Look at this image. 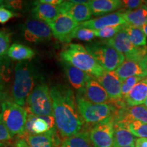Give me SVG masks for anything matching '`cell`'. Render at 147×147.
Masks as SVG:
<instances>
[{
  "instance_id": "obj_1",
  "label": "cell",
  "mask_w": 147,
  "mask_h": 147,
  "mask_svg": "<svg viewBox=\"0 0 147 147\" xmlns=\"http://www.w3.org/2000/svg\"><path fill=\"white\" fill-rule=\"evenodd\" d=\"M56 129L63 139L82 131L84 121L79 112L76 97L67 86L56 84L50 89Z\"/></svg>"
},
{
  "instance_id": "obj_2",
  "label": "cell",
  "mask_w": 147,
  "mask_h": 147,
  "mask_svg": "<svg viewBox=\"0 0 147 147\" xmlns=\"http://www.w3.org/2000/svg\"><path fill=\"white\" fill-rule=\"evenodd\" d=\"M59 56L62 61L70 63L96 78L106 71L87 49L79 44H69L65 46Z\"/></svg>"
},
{
  "instance_id": "obj_3",
  "label": "cell",
  "mask_w": 147,
  "mask_h": 147,
  "mask_svg": "<svg viewBox=\"0 0 147 147\" xmlns=\"http://www.w3.org/2000/svg\"><path fill=\"white\" fill-rule=\"evenodd\" d=\"M36 74L29 62L20 61L14 67V78L11 96L12 102L18 105L25 106L27 97L36 86Z\"/></svg>"
},
{
  "instance_id": "obj_4",
  "label": "cell",
  "mask_w": 147,
  "mask_h": 147,
  "mask_svg": "<svg viewBox=\"0 0 147 147\" xmlns=\"http://www.w3.org/2000/svg\"><path fill=\"white\" fill-rule=\"evenodd\" d=\"M28 111L12 101L5 99L3 102L0 120L10 132L12 138L14 136H21L26 131V123Z\"/></svg>"
},
{
  "instance_id": "obj_5",
  "label": "cell",
  "mask_w": 147,
  "mask_h": 147,
  "mask_svg": "<svg viewBox=\"0 0 147 147\" xmlns=\"http://www.w3.org/2000/svg\"><path fill=\"white\" fill-rule=\"evenodd\" d=\"M85 48L105 71H115L125 59L123 53L104 40L91 42L86 45Z\"/></svg>"
},
{
  "instance_id": "obj_6",
  "label": "cell",
  "mask_w": 147,
  "mask_h": 147,
  "mask_svg": "<svg viewBox=\"0 0 147 147\" xmlns=\"http://www.w3.org/2000/svg\"><path fill=\"white\" fill-rule=\"evenodd\" d=\"M76 102L79 112L84 122L93 125L109 117H114L119 110L111 102L95 104L86 100L78 94L76 95Z\"/></svg>"
},
{
  "instance_id": "obj_7",
  "label": "cell",
  "mask_w": 147,
  "mask_h": 147,
  "mask_svg": "<svg viewBox=\"0 0 147 147\" xmlns=\"http://www.w3.org/2000/svg\"><path fill=\"white\" fill-rule=\"evenodd\" d=\"M27 111L38 117L53 116V100L50 89L45 82L40 80L27 97Z\"/></svg>"
},
{
  "instance_id": "obj_8",
  "label": "cell",
  "mask_w": 147,
  "mask_h": 147,
  "mask_svg": "<svg viewBox=\"0 0 147 147\" xmlns=\"http://www.w3.org/2000/svg\"><path fill=\"white\" fill-rule=\"evenodd\" d=\"M125 26L113 38L103 40L117 51L123 53L125 59L143 60L147 53V47H135L130 41Z\"/></svg>"
},
{
  "instance_id": "obj_9",
  "label": "cell",
  "mask_w": 147,
  "mask_h": 147,
  "mask_svg": "<svg viewBox=\"0 0 147 147\" xmlns=\"http://www.w3.org/2000/svg\"><path fill=\"white\" fill-rule=\"evenodd\" d=\"M114 117L94 125L89 131V137L93 147H113Z\"/></svg>"
},
{
  "instance_id": "obj_10",
  "label": "cell",
  "mask_w": 147,
  "mask_h": 147,
  "mask_svg": "<svg viewBox=\"0 0 147 147\" xmlns=\"http://www.w3.org/2000/svg\"><path fill=\"white\" fill-rule=\"evenodd\" d=\"M23 37L27 41L40 43L49 41L52 38V32L46 22L29 18L22 27Z\"/></svg>"
},
{
  "instance_id": "obj_11",
  "label": "cell",
  "mask_w": 147,
  "mask_h": 147,
  "mask_svg": "<svg viewBox=\"0 0 147 147\" xmlns=\"http://www.w3.org/2000/svg\"><path fill=\"white\" fill-rule=\"evenodd\" d=\"M55 38L62 42H71L70 36L73 31L80 25L70 16L60 13L53 21L47 22Z\"/></svg>"
},
{
  "instance_id": "obj_12",
  "label": "cell",
  "mask_w": 147,
  "mask_h": 147,
  "mask_svg": "<svg viewBox=\"0 0 147 147\" xmlns=\"http://www.w3.org/2000/svg\"><path fill=\"white\" fill-rule=\"evenodd\" d=\"M81 95L89 102L95 104H106L110 103V99L107 92L95 77L91 76L86 84L85 88Z\"/></svg>"
},
{
  "instance_id": "obj_13",
  "label": "cell",
  "mask_w": 147,
  "mask_h": 147,
  "mask_svg": "<svg viewBox=\"0 0 147 147\" xmlns=\"http://www.w3.org/2000/svg\"><path fill=\"white\" fill-rule=\"evenodd\" d=\"M59 8L60 13L67 14L78 23L89 21L92 16L88 3H74L71 1H63L59 5Z\"/></svg>"
},
{
  "instance_id": "obj_14",
  "label": "cell",
  "mask_w": 147,
  "mask_h": 147,
  "mask_svg": "<svg viewBox=\"0 0 147 147\" xmlns=\"http://www.w3.org/2000/svg\"><path fill=\"white\" fill-rule=\"evenodd\" d=\"M26 131L28 134H42L49 131H55L54 117H38L28 114L26 123Z\"/></svg>"
},
{
  "instance_id": "obj_15",
  "label": "cell",
  "mask_w": 147,
  "mask_h": 147,
  "mask_svg": "<svg viewBox=\"0 0 147 147\" xmlns=\"http://www.w3.org/2000/svg\"><path fill=\"white\" fill-rule=\"evenodd\" d=\"M121 81L131 76H147V67L143 60L125 59L124 62L115 70Z\"/></svg>"
},
{
  "instance_id": "obj_16",
  "label": "cell",
  "mask_w": 147,
  "mask_h": 147,
  "mask_svg": "<svg viewBox=\"0 0 147 147\" xmlns=\"http://www.w3.org/2000/svg\"><path fill=\"white\" fill-rule=\"evenodd\" d=\"M97 79L107 92L110 100L117 101L123 99L121 95L122 81L116 74L115 71H106Z\"/></svg>"
},
{
  "instance_id": "obj_17",
  "label": "cell",
  "mask_w": 147,
  "mask_h": 147,
  "mask_svg": "<svg viewBox=\"0 0 147 147\" xmlns=\"http://www.w3.org/2000/svg\"><path fill=\"white\" fill-rule=\"evenodd\" d=\"M123 25H127V23L123 17L121 11L106 14L100 18L91 19L80 23V25L81 26L91 29L92 30H100L107 27Z\"/></svg>"
},
{
  "instance_id": "obj_18",
  "label": "cell",
  "mask_w": 147,
  "mask_h": 147,
  "mask_svg": "<svg viewBox=\"0 0 147 147\" xmlns=\"http://www.w3.org/2000/svg\"><path fill=\"white\" fill-rule=\"evenodd\" d=\"M62 63L69 83L78 91V94H82L91 75L67 62L62 61Z\"/></svg>"
},
{
  "instance_id": "obj_19",
  "label": "cell",
  "mask_w": 147,
  "mask_h": 147,
  "mask_svg": "<svg viewBox=\"0 0 147 147\" xmlns=\"http://www.w3.org/2000/svg\"><path fill=\"white\" fill-rule=\"evenodd\" d=\"M35 6L32 11L33 18L45 21L46 23L53 21L60 14L59 5H54L49 3H42L40 1L34 3Z\"/></svg>"
},
{
  "instance_id": "obj_20",
  "label": "cell",
  "mask_w": 147,
  "mask_h": 147,
  "mask_svg": "<svg viewBox=\"0 0 147 147\" xmlns=\"http://www.w3.org/2000/svg\"><path fill=\"white\" fill-rule=\"evenodd\" d=\"M147 97V78L143 80L134 86L125 97V102L129 107L142 105Z\"/></svg>"
},
{
  "instance_id": "obj_21",
  "label": "cell",
  "mask_w": 147,
  "mask_h": 147,
  "mask_svg": "<svg viewBox=\"0 0 147 147\" xmlns=\"http://www.w3.org/2000/svg\"><path fill=\"white\" fill-rule=\"evenodd\" d=\"M88 3L95 16H105L122 7V1L120 0H91Z\"/></svg>"
},
{
  "instance_id": "obj_22",
  "label": "cell",
  "mask_w": 147,
  "mask_h": 147,
  "mask_svg": "<svg viewBox=\"0 0 147 147\" xmlns=\"http://www.w3.org/2000/svg\"><path fill=\"white\" fill-rule=\"evenodd\" d=\"M127 25L142 28L147 23V8L143 4L139 8L133 10H121Z\"/></svg>"
},
{
  "instance_id": "obj_23",
  "label": "cell",
  "mask_w": 147,
  "mask_h": 147,
  "mask_svg": "<svg viewBox=\"0 0 147 147\" xmlns=\"http://www.w3.org/2000/svg\"><path fill=\"white\" fill-rule=\"evenodd\" d=\"M135 136L123 125L115 122L113 147H125L128 146L135 147Z\"/></svg>"
},
{
  "instance_id": "obj_24",
  "label": "cell",
  "mask_w": 147,
  "mask_h": 147,
  "mask_svg": "<svg viewBox=\"0 0 147 147\" xmlns=\"http://www.w3.org/2000/svg\"><path fill=\"white\" fill-rule=\"evenodd\" d=\"M55 131H49L42 134H28L26 142L31 147H55Z\"/></svg>"
},
{
  "instance_id": "obj_25",
  "label": "cell",
  "mask_w": 147,
  "mask_h": 147,
  "mask_svg": "<svg viewBox=\"0 0 147 147\" xmlns=\"http://www.w3.org/2000/svg\"><path fill=\"white\" fill-rule=\"evenodd\" d=\"M35 55L36 53L32 49L18 42L12 44L7 53L10 59L20 61L31 59L34 58Z\"/></svg>"
},
{
  "instance_id": "obj_26",
  "label": "cell",
  "mask_w": 147,
  "mask_h": 147,
  "mask_svg": "<svg viewBox=\"0 0 147 147\" xmlns=\"http://www.w3.org/2000/svg\"><path fill=\"white\" fill-rule=\"evenodd\" d=\"M61 147H93L89 137V132L85 130L64 139Z\"/></svg>"
},
{
  "instance_id": "obj_27",
  "label": "cell",
  "mask_w": 147,
  "mask_h": 147,
  "mask_svg": "<svg viewBox=\"0 0 147 147\" xmlns=\"http://www.w3.org/2000/svg\"><path fill=\"white\" fill-rule=\"evenodd\" d=\"M125 29L131 43L137 47H146V37L141 28L126 25Z\"/></svg>"
},
{
  "instance_id": "obj_28",
  "label": "cell",
  "mask_w": 147,
  "mask_h": 147,
  "mask_svg": "<svg viewBox=\"0 0 147 147\" xmlns=\"http://www.w3.org/2000/svg\"><path fill=\"white\" fill-rule=\"evenodd\" d=\"M121 124L123 125L134 136L147 138V123H146L138 121H131L126 123Z\"/></svg>"
},
{
  "instance_id": "obj_29",
  "label": "cell",
  "mask_w": 147,
  "mask_h": 147,
  "mask_svg": "<svg viewBox=\"0 0 147 147\" xmlns=\"http://www.w3.org/2000/svg\"><path fill=\"white\" fill-rule=\"evenodd\" d=\"M95 37L94 30L79 25L71 33L70 39L71 40L74 38H76V39L82 40V41L91 42L94 39Z\"/></svg>"
},
{
  "instance_id": "obj_30",
  "label": "cell",
  "mask_w": 147,
  "mask_h": 147,
  "mask_svg": "<svg viewBox=\"0 0 147 147\" xmlns=\"http://www.w3.org/2000/svg\"><path fill=\"white\" fill-rule=\"evenodd\" d=\"M126 25H117V26H110L103 28L100 30H94L95 37L103 39H110L115 36L119 31H121Z\"/></svg>"
},
{
  "instance_id": "obj_31",
  "label": "cell",
  "mask_w": 147,
  "mask_h": 147,
  "mask_svg": "<svg viewBox=\"0 0 147 147\" xmlns=\"http://www.w3.org/2000/svg\"><path fill=\"white\" fill-rule=\"evenodd\" d=\"M10 61L6 56L0 57V84L8 82L10 76Z\"/></svg>"
},
{
  "instance_id": "obj_32",
  "label": "cell",
  "mask_w": 147,
  "mask_h": 147,
  "mask_svg": "<svg viewBox=\"0 0 147 147\" xmlns=\"http://www.w3.org/2000/svg\"><path fill=\"white\" fill-rule=\"evenodd\" d=\"M12 34L8 29H3L0 32V57L5 56L10 49Z\"/></svg>"
},
{
  "instance_id": "obj_33",
  "label": "cell",
  "mask_w": 147,
  "mask_h": 147,
  "mask_svg": "<svg viewBox=\"0 0 147 147\" xmlns=\"http://www.w3.org/2000/svg\"><path fill=\"white\" fill-rule=\"evenodd\" d=\"M17 14L5 7L0 8V24H5L11 18L15 17Z\"/></svg>"
},
{
  "instance_id": "obj_34",
  "label": "cell",
  "mask_w": 147,
  "mask_h": 147,
  "mask_svg": "<svg viewBox=\"0 0 147 147\" xmlns=\"http://www.w3.org/2000/svg\"><path fill=\"white\" fill-rule=\"evenodd\" d=\"M144 4V1L140 0H123L122 1V7L127 10H133L139 8Z\"/></svg>"
},
{
  "instance_id": "obj_35",
  "label": "cell",
  "mask_w": 147,
  "mask_h": 147,
  "mask_svg": "<svg viewBox=\"0 0 147 147\" xmlns=\"http://www.w3.org/2000/svg\"><path fill=\"white\" fill-rule=\"evenodd\" d=\"M12 136L0 120V142H6L12 140Z\"/></svg>"
},
{
  "instance_id": "obj_36",
  "label": "cell",
  "mask_w": 147,
  "mask_h": 147,
  "mask_svg": "<svg viewBox=\"0 0 147 147\" xmlns=\"http://www.w3.org/2000/svg\"><path fill=\"white\" fill-rule=\"evenodd\" d=\"M5 8H8L9 10H19L22 8V3L21 1H4Z\"/></svg>"
},
{
  "instance_id": "obj_37",
  "label": "cell",
  "mask_w": 147,
  "mask_h": 147,
  "mask_svg": "<svg viewBox=\"0 0 147 147\" xmlns=\"http://www.w3.org/2000/svg\"><path fill=\"white\" fill-rule=\"evenodd\" d=\"M144 78L140 76H131L129 78H127L125 80L122 81L124 84H125L126 85H127L128 87L132 88L134 86H135L137 83H138L139 82H140L141 80H143Z\"/></svg>"
},
{
  "instance_id": "obj_38",
  "label": "cell",
  "mask_w": 147,
  "mask_h": 147,
  "mask_svg": "<svg viewBox=\"0 0 147 147\" xmlns=\"http://www.w3.org/2000/svg\"><path fill=\"white\" fill-rule=\"evenodd\" d=\"M6 93H5V87L3 84H0V113L1 112L3 103L6 99Z\"/></svg>"
},
{
  "instance_id": "obj_39",
  "label": "cell",
  "mask_w": 147,
  "mask_h": 147,
  "mask_svg": "<svg viewBox=\"0 0 147 147\" xmlns=\"http://www.w3.org/2000/svg\"><path fill=\"white\" fill-rule=\"evenodd\" d=\"M135 147H147V138H138L136 139Z\"/></svg>"
},
{
  "instance_id": "obj_40",
  "label": "cell",
  "mask_w": 147,
  "mask_h": 147,
  "mask_svg": "<svg viewBox=\"0 0 147 147\" xmlns=\"http://www.w3.org/2000/svg\"><path fill=\"white\" fill-rule=\"evenodd\" d=\"M14 147H31L28 144V143L26 142L25 140L20 138L18 139L14 143Z\"/></svg>"
},
{
  "instance_id": "obj_41",
  "label": "cell",
  "mask_w": 147,
  "mask_h": 147,
  "mask_svg": "<svg viewBox=\"0 0 147 147\" xmlns=\"http://www.w3.org/2000/svg\"><path fill=\"white\" fill-rule=\"evenodd\" d=\"M40 1L42 3H49L51 5H59L63 1H62V0H40Z\"/></svg>"
},
{
  "instance_id": "obj_42",
  "label": "cell",
  "mask_w": 147,
  "mask_h": 147,
  "mask_svg": "<svg viewBox=\"0 0 147 147\" xmlns=\"http://www.w3.org/2000/svg\"><path fill=\"white\" fill-rule=\"evenodd\" d=\"M71 1L74 3H88L89 1H84V0H72Z\"/></svg>"
},
{
  "instance_id": "obj_43",
  "label": "cell",
  "mask_w": 147,
  "mask_h": 147,
  "mask_svg": "<svg viewBox=\"0 0 147 147\" xmlns=\"http://www.w3.org/2000/svg\"><path fill=\"white\" fill-rule=\"evenodd\" d=\"M141 29H142L143 32L144 33V34L146 35V36H147V23L145 24L144 26H143Z\"/></svg>"
},
{
  "instance_id": "obj_44",
  "label": "cell",
  "mask_w": 147,
  "mask_h": 147,
  "mask_svg": "<svg viewBox=\"0 0 147 147\" xmlns=\"http://www.w3.org/2000/svg\"><path fill=\"white\" fill-rule=\"evenodd\" d=\"M1 7H5L4 1H1V0H0V8H1Z\"/></svg>"
},
{
  "instance_id": "obj_45",
  "label": "cell",
  "mask_w": 147,
  "mask_h": 147,
  "mask_svg": "<svg viewBox=\"0 0 147 147\" xmlns=\"http://www.w3.org/2000/svg\"><path fill=\"white\" fill-rule=\"evenodd\" d=\"M144 64L146 65V67H147V53H146V56H145V57L144 59Z\"/></svg>"
},
{
  "instance_id": "obj_46",
  "label": "cell",
  "mask_w": 147,
  "mask_h": 147,
  "mask_svg": "<svg viewBox=\"0 0 147 147\" xmlns=\"http://www.w3.org/2000/svg\"><path fill=\"white\" fill-rule=\"evenodd\" d=\"M0 147H6L5 144L3 142H0Z\"/></svg>"
},
{
  "instance_id": "obj_47",
  "label": "cell",
  "mask_w": 147,
  "mask_h": 147,
  "mask_svg": "<svg viewBox=\"0 0 147 147\" xmlns=\"http://www.w3.org/2000/svg\"><path fill=\"white\" fill-rule=\"evenodd\" d=\"M144 104H145V106L147 108V97L146 98V100H145V102H144Z\"/></svg>"
},
{
  "instance_id": "obj_48",
  "label": "cell",
  "mask_w": 147,
  "mask_h": 147,
  "mask_svg": "<svg viewBox=\"0 0 147 147\" xmlns=\"http://www.w3.org/2000/svg\"><path fill=\"white\" fill-rule=\"evenodd\" d=\"M144 4L145 5V6L147 8V1H144Z\"/></svg>"
},
{
  "instance_id": "obj_49",
  "label": "cell",
  "mask_w": 147,
  "mask_h": 147,
  "mask_svg": "<svg viewBox=\"0 0 147 147\" xmlns=\"http://www.w3.org/2000/svg\"><path fill=\"white\" fill-rule=\"evenodd\" d=\"M125 147H134V146H125Z\"/></svg>"
}]
</instances>
